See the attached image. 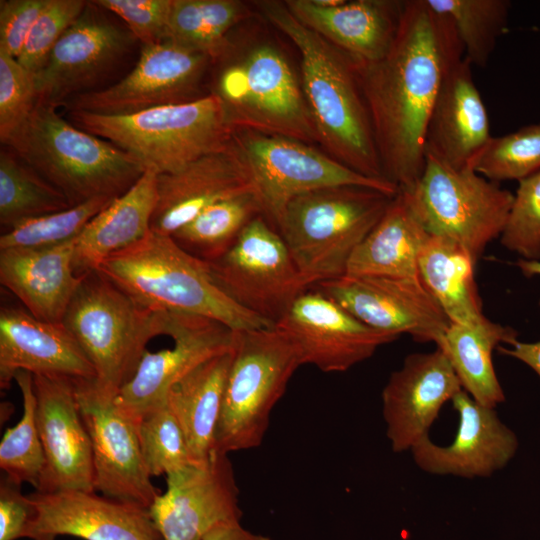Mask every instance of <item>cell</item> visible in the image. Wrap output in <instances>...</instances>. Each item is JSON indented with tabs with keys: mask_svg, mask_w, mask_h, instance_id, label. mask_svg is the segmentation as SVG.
<instances>
[{
	"mask_svg": "<svg viewBox=\"0 0 540 540\" xmlns=\"http://www.w3.org/2000/svg\"><path fill=\"white\" fill-rule=\"evenodd\" d=\"M256 193L250 169L233 141L179 171L158 174L151 231L171 236L211 205Z\"/></svg>",
	"mask_w": 540,
	"mask_h": 540,
	"instance_id": "cell-24",
	"label": "cell"
},
{
	"mask_svg": "<svg viewBox=\"0 0 540 540\" xmlns=\"http://www.w3.org/2000/svg\"><path fill=\"white\" fill-rule=\"evenodd\" d=\"M517 340L518 332L509 326L480 329L451 322L436 347L447 357L462 389L479 404L495 409L505 401V394L492 352L501 343L509 346Z\"/></svg>",
	"mask_w": 540,
	"mask_h": 540,
	"instance_id": "cell-33",
	"label": "cell"
},
{
	"mask_svg": "<svg viewBox=\"0 0 540 540\" xmlns=\"http://www.w3.org/2000/svg\"><path fill=\"white\" fill-rule=\"evenodd\" d=\"M401 191L431 235L458 243L475 263L500 238L514 199L475 170L456 169L430 155L418 183Z\"/></svg>",
	"mask_w": 540,
	"mask_h": 540,
	"instance_id": "cell-10",
	"label": "cell"
},
{
	"mask_svg": "<svg viewBox=\"0 0 540 540\" xmlns=\"http://www.w3.org/2000/svg\"><path fill=\"white\" fill-rule=\"evenodd\" d=\"M81 276L62 324L94 368L93 392L110 402L135 374L150 340L163 335L166 311L141 305L97 269Z\"/></svg>",
	"mask_w": 540,
	"mask_h": 540,
	"instance_id": "cell-5",
	"label": "cell"
},
{
	"mask_svg": "<svg viewBox=\"0 0 540 540\" xmlns=\"http://www.w3.org/2000/svg\"><path fill=\"white\" fill-rule=\"evenodd\" d=\"M475 261L458 243L431 235L419 258V277L452 323L480 329L498 325L483 313Z\"/></svg>",
	"mask_w": 540,
	"mask_h": 540,
	"instance_id": "cell-32",
	"label": "cell"
},
{
	"mask_svg": "<svg viewBox=\"0 0 540 540\" xmlns=\"http://www.w3.org/2000/svg\"><path fill=\"white\" fill-rule=\"evenodd\" d=\"M430 236L399 190L381 220L352 254L345 275L419 276V258Z\"/></svg>",
	"mask_w": 540,
	"mask_h": 540,
	"instance_id": "cell-30",
	"label": "cell"
},
{
	"mask_svg": "<svg viewBox=\"0 0 540 540\" xmlns=\"http://www.w3.org/2000/svg\"><path fill=\"white\" fill-rule=\"evenodd\" d=\"M250 14L237 0H173L165 41L219 59L231 46L229 32Z\"/></svg>",
	"mask_w": 540,
	"mask_h": 540,
	"instance_id": "cell-34",
	"label": "cell"
},
{
	"mask_svg": "<svg viewBox=\"0 0 540 540\" xmlns=\"http://www.w3.org/2000/svg\"><path fill=\"white\" fill-rule=\"evenodd\" d=\"M151 476H166L192 464L184 433L167 403L134 421Z\"/></svg>",
	"mask_w": 540,
	"mask_h": 540,
	"instance_id": "cell-41",
	"label": "cell"
},
{
	"mask_svg": "<svg viewBox=\"0 0 540 540\" xmlns=\"http://www.w3.org/2000/svg\"><path fill=\"white\" fill-rule=\"evenodd\" d=\"M256 6L299 50L301 85L319 142L355 172L386 180L354 61L302 24L285 3L258 1Z\"/></svg>",
	"mask_w": 540,
	"mask_h": 540,
	"instance_id": "cell-2",
	"label": "cell"
},
{
	"mask_svg": "<svg viewBox=\"0 0 540 540\" xmlns=\"http://www.w3.org/2000/svg\"><path fill=\"white\" fill-rule=\"evenodd\" d=\"M36 508L21 486L7 476L0 481V540L25 538Z\"/></svg>",
	"mask_w": 540,
	"mask_h": 540,
	"instance_id": "cell-47",
	"label": "cell"
},
{
	"mask_svg": "<svg viewBox=\"0 0 540 540\" xmlns=\"http://www.w3.org/2000/svg\"><path fill=\"white\" fill-rule=\"evenodd\" d=\"M67 377L95 381V371L62 323L33 316L23 305L2 303L0 308V388L8 390L15 374Z\"/></svg>",
	"mask_w": 540,
	"mask_h": 540,
	"instance_id": "cell-25",
	"label": "cell"
},
{
	"mask_svg": "<svg viewBox=\"0 0 540 540\" xmlns=\"http://www.w3.org/2000/svg\"><path fill=\"white\" fill-rule=\"evenodd\" d=\"M461 390L457 375L439 348L406 356L381 394L391 449L396 453L411 451L429 437L443 405Z\"/></svg>",
	"mask_w": 540,
	"mask_h": 540,
	"instance_id": "cell-21",
	"label": "cell"
},
{
	"mask_svg": "<svg viewBox=\"0 0 540 540\" xmlns=\"http://www.w3.org/2000/svg\"><path fill=\"white\" fill-rule=\"evenodd\" d=\"M97 270L155 311L208 317L234 331L274 326L230 299L214 282L208 263L187 253L168 235L150 231L106 258Z\"/></svg>",
	"mask_w": 540,
	"mask_h": 540,
	"instance_id": "cell-4",
	"label": "cell"
},
{
	"mask_svg": "<svg viewBox=\"0 0 540 540\" xmlns=\"http://www.w3.org/2000/svg\"><path fill=\"white\" fill-rule=\"evenodd\" d=\"M451 402L459 419L454 440L442 446L423 439L410 451L416 466L432 475L466 479L488 478L503 469L517 452L516 434L494 408L479 404L463 389Z\"/></svg>",
	"mask_w": 540,
	"mask_h": 540,
	"instance_id": "cell-22",
	"label": "cell"
},
{
	"mask_svg": "<svg viewBox=\"0 0 540 540\" xmlns=\"http://www.w3.org/2000/svg\"><path fill=\"white\" fill-rule=\"evenodd\" d=\"M318 5L321 6H335L341 4L343 0H314Z\"/></svg>",
	"mask_w": 540,
	"mask_h": 540,
	"instance_id": "cell-51",
	"label": "cell"
},
{
	"mask_svg": "<svg viewBox=\"0 0 540 540\" xmlns=\"http://www.w3.org/2000/svg\"><path fill=\"white\" fill-rule=\"evenodd\" d=\"M113 200L105 197L94 198L62 211L20 222L3 231L0 236V250L53 246L75 239Z\"/></svg>",
	"mask_w": 540,
	"mask_h": 540,
	"instance_id": "cell-39",
	"label": "cell"
},
{
	"mask_svg": "<svg viewBox=\"0 0 540 540\" xmlns=\"http://www.w3.org/2000/svg\"><path fill=\"white\" fill-rule=\"evenodd\" d=\"M92 382H76V394L92 444L94 489L107 498L149 509L161 493L151 481L135 424L113 401L101 400Z\"/></svg>",
	"mask_w": 540,
	"mask_h": 540,
	"instance_id": "cell-20",
	"label": "cell"
},
{
	"mask_svg": "<svg viewBox=\"0 0 540 540\" xmlns=\"http://www.w3.org/2000/svg\"><path fill=\"white\" fill-rule=\"evenodd\" d=\"M516 266L519 268L521 273L527 277L540 276V260H526L520 258L516 262ZM540 305V301H539Z\"/></svg>",
	"mask_w": 540,
	"mask_h": 540,
	"instance_id": "cell-50",
	"label": "cell"
},
{
	"mask_svg": "<svg viewBox=\"0 0 540 540\" xmlns=\"http://www.w3.org/2000/svg\"><path fill=\"white\" fill-rule=\"evenodd\" d=\"M301 365L297 346L275 325L236 331L214 450L229 454L258 447L274 406Z\"/></svg>",
	"mask_w": 540,
	"mask_h": 540,
	"instance_id": "cell-8",
	"label": "cell"
},
{
	"mask_svg": "<svg viewBox=\"0 0 540 540\" xmlns=\"http://www.w3.org/2000/svg\"><path fill=\"white\" fill-rule=\"evenodd\" d=\"M473 169L485 178L520 181L540 170V123L492 137Z\"/></svg>",
	"mask_w": 540,
	"mask_h": 540,
	"instance_id": "cell-40",
	"label": "cell"
},
{
	"mask_svg": "<svg viewBox=\"0 0 540 540\" xmlns=\"http://www.w3.org/2000/svg\"><path fill=\"white\" fill-rule=\"evenodd\" d=\"M232 141L250 169L263 215L275 228L288 203L308 192L338 186L368 187L391 196L399 191L390 181L359 174L299 140L234 129Z\"/></svg>",
	"mask_w": 540,
	"mask_h": 540,
	"instance_id": "cell-11",
	"label": "cell"
},
{
	"mask_svg": "<svg viewBox=\"0 0 540 540\" xmlns=\"http://www.w3.org/2000/svg\"><path fill=\"white\" fill-rule=\"evenodd\" d=\"M98 8L88 2L34 74L36 104L56 108L90 92L129 52L136 38Z\"/></svg>",
	"mask_w": 540,
	"mask_h": 540,
	"instance_id": "cell-16",
	"label": "cell"
},
{
	"mask_svg": "<svg viewBox=\"0 0 540 540\" xmlns=\"http://www.w3.org/2000/svg\"><path fill=\"white\" fill-rule=\"evenodd\" d=\"M117 15L143 45L165 41L173 0H94Z\"/></svg>",
	"mask_w": 540,
	"mask_h": 540,
	"instance_id": "cell-45",
	"label": "cell"
},
{
	"mask_svg": "<svg viewBox=\"0 0 540 540\" xmlns=\"http://www.w3.org/2000/svg\"><path fill=\"white\" fill-rule=\"evenodd\" d=\"M436 12L453 23L472 65L484 68L498 39L506 32L510 1L507 0H426Z\"/></svg>",
	"mask_w": 540,
	"mask_h": 540,
	"instance_id": "cell-37",
	"label": "cell"
},
{
	"mask_svg": "<svg viewBox=\"0 0 540 540\" xmlns=\"http://www.w3.org/2000/svg\"><path fill=\"white\" fill-rule=\"evenodd\" d=\"M489 116L464 56L444 78L427 126L425 149L456 169H473L489 143ZM474 170V169H473Z\"/></svg>",
	"mask_w": 540,
	"mask_h": 540,
	"instance_id": "cell-26",
	"label": "cell"
},
{
	"mask_svg": "<svg viewBox=\"0 0 540 540\" xmlns=\"http://www.w3.org/2000/svg\"><path fill=\"white\" fill-rule=\"evenodd\" d=\"M209 56L170 41L143 45L134 68L120 81L70 99L69 110L127 115L147 109L192 102L204 97L200 84Z\"/></svg>",
	"mask_w": 540,
	"mask_h": 540,
	"instance_id": "cell-13",
	"label": "cell"
},
{
	"mask_svg": "<svg viewBox=\"0 0 540 540\" xmlns=\"http://www.w3.org/2000/svg\"><path fill=\"white\" fill-rule=\"evenodd\" d=\"M202 540H271L269 537L255 534L245 529L239 521L224 522L214 526Z\"/></svg>",
	"mask_w": 540,
	"mask_h": 540,
	"instance_id": "cell-49",
	"label": "cell"
},
{
	"mask_svg": "<svg viewBox=\"0 0 540 540\" xmlns=\"http://www.w3.org/2000/svg\"><path fill=\"white\" fill-rule=\"evenodd\" d=\"M501 244L526 260H540V170L520 180Z\"/></svg>",
	"mask_w": 540,
	"mask_h": 540,
	"instance_id": "cell-42",
	"label": "cell"
},
{
	"mask_svg": "<svg viewBox=\"0 0 540 540\" xmlns=\"http://www.w3.org/2000/svg\"><path fill=\"white\" fill-rule=\"evenodd\" d=\"M394 196L368 187L338 186L288 203L276 229L310 287L345 275L352 254Z\"/></svg>",
	"mask_w": 540,
	"mask_h": 540,
	"instance_id": "cell-7",
	"label": "cell"
},
{
	"mask_svg": "<svg viewBox=\"0 0 540 540\" xmlns=\"http://www.w3.org/2000/svg\"><path fill=\"white\" fill-rule=\"evenodd\" d=\"M275 326L295 343L302 365L327 373L347 371L400 337L369 327L314 288L298 296Z\"/></svg>",
	"mask_w": 540,
	"mask_h": 540,
	"instance_id": "cell-18",
	"label": "cell"
},
{
	"mask_svg": "<svg viewBox=\"0 0 540 540\" xmlns=\"http://www.w3.org/2000/svg\"><path fill=\"white\" fill-rule=\"evenodd\" d=\"M259 215L263 210L257 194H242L206 208L171 237L187 253L210 263L225 254Z\"/></svg>",
	"mask_w": 540,
	"mask_h": 540,
	"instance_id": "cell-35",
	"label": "cell"
},
{
	"mask_svg": "<svg viewBox=\"0 0 540 540\" xmlns=\"http://www.w3.org/2000/svg\"><path fill=\"white\" fill-rule=\"evenodd\" d=\"M405 1L356 0L321 6L314 0H287L286 7L357 63L383 58L396 37Z\"/></svg>",
	"mask_w": 540,
	"mask_h": 540,
	"instance_id": "cell-27",
	"label": "cell"
},
{
	"mask_svg": "<svg viewBox=\"0 0 540 540\" xmlns=\"http://www.w3.org/2000/svg\"><path fill=\"white\" fill-rule=\"evenodd\" d=\"M68 116L76 127L113 143L158 174L174 173L204 155L226 149L234 130L213 93L127 115L69 110Z\"/></svg>",
	"mask_w": 540,
	"mask_h": 540,
	"instance_id": "cell-6",
	"label": "cell"
},
{
	"mask_svg": "<svg viewBox=\"0 0 540 540\" xmlns=\"http://www.w3.org/2000/svg\"><path fill=\"white\" fill-rule=\"evenodd\" d=\"M167 489L149 508L163 540H202L214 526L241 520L239 489L228 454L166 476Z\"/></svg>",
	"mask_w": 540,
	"mask_h": 540,
	"instance_id": "cell-17",
	"label": "cell"
},
{
	"mask_svg": "<svg viewBox=\"0 0 540 540\" xmlns=\"http://www.w3.org/2000/svg\"><path fill=\"white\" fill-rule=\"evenodd\" d=\"M75 240L0 250L2 287L38 319L62 323L82 278L74 269Z\"/></svg>",
	"mask_w": 540,
	"mask_h": 540,
	"instance_id": "cell-28",
	"label": "cell"
},
{
	"mask_svg": "<svg viewBox=\"0 0 540 540\" xmlns=\"http://www.w3.org/2000/svg\"><path fill=\"white\" fill-rule=\"evenodd\" d=\"M314 288L371 328L434 343L451 321L419 276L343 275Z\"/></svg>",
	"mask_w": 540,
	"mask_h": 540,
	"instance_id": "cell-14",
	"label": "cell"
},
{
	"mask_svg": "<svg viewBox=\"0 0 540 540\" xmlns=\"http://www.w3.org/2000/svg\"><path fill=\"white\" fill-rule=\"evenodd\" d=\"M71 207L67 199L6 145L0 149V224L4 230L25 220Z\"/></svg>",
	"mask_w": 540,
	"mask_h": 540,
	"instance_id": "cell-36",
	"label": "cell"
},
{
	"mask_svg": "<svg viewBox=\"0 0 540 540\" xmlns=\"http://www.w3.org/2000/svg\"><path fill=\"white\" fill-rule=\"evenodd\" d=\"M233 354L234 347L206 360L168 391L167 405L184 433L194 464L204 463L214 451Z\"/></svg>",
	"mask_w": 540,
	"mask_h": 540,
	"instance_id": "cell-31",
	"label": "cell"
},
{
	"mask_svg": "<svg viewBox=\"0 0 540 540\" xmlns=\"http://www.w3.org/2000/svg\"><path fill=\"white\" fill-rule=\"evenodd\" d=\"M501 354L515 358L529 366L540 378V341H515L509 347L498 346Z\"/></svg>",
	"mask_w": 540,
	"mask_h": 540,
	"instance_id": "cell-48",
	"label": "cell"
},
{
	"mask_svg": "<svg viewBox=\"0 0 540 540\" xmlns=\"http://www.w3.org/2000/svg\"><path fill=\"white\" fill-rule=\"evenodd\" d=\"M158 173L146 169L135 184L99 212L75 240L74 269L78 276L109 256L142 240L151 231L157 204Z\"/></svg>",
	"mask_w": 540,
	"mask_h": 540,
	"instance_id": "cell-29",
	"label": "cell"
},
{
	"mask_svg": "<svg viewBox=\"0 0 540 540\" xmlns=\"http://www.w3.org/2000/svg\"><path fill=\"white\" fill-rule=\"evenodd\" d=\"M464 57L452 21L426 0H407L387 54L355 63L384 178L409 191L426 163V132L445 76Z\"/></svg>",
	"mask_w": 540,
	"mask_h": 540,
	"instance_id": "cell-1",
	"label": "cell"
},
{
	"mask_svg": "<svg viewBox=\"0 0 540 540\" xmlns=\"http://www.w3.org/2000/svg\"><path fill=\"white\" fill-rule=\"evenodd\" d=\"M216 285L236 304L275 325L310 288L279 232L254 218L233 246L208 263Z\"/></svg>",
	"mask_w": 540,
	"mask_h": 540,
	"instance_id": "cell-12",
	"label": "cell"
},
{
	"mask_svg": "<svg viewBox=\"0 0 540 540\" xmlns=\"http://www.w3.org/2000/svg\"><path fill=\"white\" fill-rule=\"evenodd\" d=\"M235 332L225 324L200 315L167 312L163 335L172 348L146 350L137 370L113 400L133 422L167 403L169 389L206 360L231 350Z\"/></svg>",
	"mask_w": 540,
	"mask_h": 540,
	"instance_id": "cell-15",
	"label": "cell"
},
{
	"mask_svg": "<svg viewBox=\"0 0 540 540\" xmlns=\"http://www.w3.org/2000/svg\"><path fill=\"white\" fill-rule=\"evenodd\" d=\"M32 375L36 425L45 455L41 482L35 491L95 492L92 444L81 415L76 381Z\"/></svg>",
	"mask_w": 540,
	"mask_h": 540,
	"instance_id": "cell-19",
	"label": "cell"
},
{
	"mask_svg": "<svg viewBox=\"0 0 540 540\" xmlns=\"http://www.w3.org/2000/svg\"><path fill=\"white\" fill-rule=\"evenodd\" d=\"M2 145L13 149L70 206L99 197L115 199L146 170L126 151L76 127L56 108L41 104Z\"/></svg>",
	"mask_w": 540,
	"mask_h": 540,
	"instance_id": "cell-3",
	"label": "cell"
},
{
	"mask_svg": "<svg viewBox=\"0 0 540 540\" xmlns=\"http://www.w3.org/2000/svg\"><path fill=\"white\" fill-rule=\"evenodd\" d=\"M17 383L23 402V414L19 422L6 429L0 443V468L11 481L18 485L29 483L39 488L45 467V455L36 425V397L33 375L18 371Z\"/></svg>",
	"mask_w": 540,
	"mask_h": 540,
	"instance_id": "cell-38",
	"label": "cell"
},
{
	"mask_svg": "<svg viewBox=\"0 0 540 540\" xmlns=\"http://www.w3.org/2000/svg\"><path fill=\"white\" fill-rule=\"evenodd\" d=\"M49 0L0 1V52L17 58Z\"/></svg>",
	"mask_w": 540,
	"mask_h": 540,
	"instance_id": "cell-46",
	"label": "cell"
},
{
	"mask_svg": "<svg viewBox=\"0 0 540 540\" xmlns=\"http://www.w3.org/2000/svg\"><path fill=\"white\" fill-rule=\"evenodd\" d=\"M214 62L221 66L210 93L233 129L319 142L302 85L279 50L259 45L237 61Z\"/></svg>",
	"mask_w": 540,
	"mask_h": 540,
	"instance_id": "cell-9",
	"label": "cell"
},
{
	"mask_svg": "<svg viewBox=\"0 0 540 540\" xmlns=\"http://www.w3.org/2000/svg\"><path fill=\"white\" fill-rule=\"evenodd\" d=\"M87 4L84 0H49L33 25L17 61L32 74L37 73L60 37L82 14Z\"/></svg>",
	"mask_w": 540,
	"mask_h": 540,
	"instance_id": "cell-43",
	"label": "cell"
},
{
	"mask_svg": "<svg viewBox=\"0 0 540 540\" xmlns=\"http://www.w3.org/2000/svg\"><path fill=\"white\" fill-rule=\"evenodd\" d=\"M36 514L25 538L56 540H163L149 509L122 503L95 492L59 491L28 495Z\"/></svg>",
	"mask_w": 540,
	"mask_h": 540,
	"instance_id": "cell-23",
	"label": "cell"
},
{
	"mask_svg": "<svg viewBox=\"0 0 540 540\" xmlns=\"http://www.w3.org/2000/svg\"><path fill=\"white\" fill-rule=\"evenodd\" d=\"M36 105L34 74L0 52V141L4 144Z\"/></svg>",
	"mask_w": 540,
	"mask_h": 540,
	"instance_id": "cell-44",
	"label": "cell"
}]
</instances>
